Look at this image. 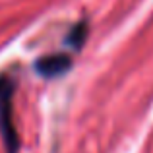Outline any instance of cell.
Here are the masks:
<instances>
[{"label": "cell", "mask_w": 153, "mask_h": 153, "mask_svg": "<svg viewBox=\"0 0 153 153\" xmlns=\"http://www.w3.org/2000/svg\"><path fill=\"white\" fill-rule=\"evenodd\" d=\"M14 82L10 76H0V136L8 153H18L19 136L12 114V97H14Z\"/></svg>", "instance_id": "cell-1"}, {"label": "cell", "mask_w": 153, "mask_h": 153, "mask_svg": "<svg viewBox=\"0 0 153 153\" xmlns=\"http://www.w3.org/2000/svg\"><path fill=\"white\" fill-rule=\"evenodd\" d=\"M70 58H68L66 54H51V56H45V58H41L37 64H35V68H37V72L41 76H45V78H54V76H60L64 74V72L70 68Z\"/></svg>", "instance_id": "cell-2"}]
</instances>
